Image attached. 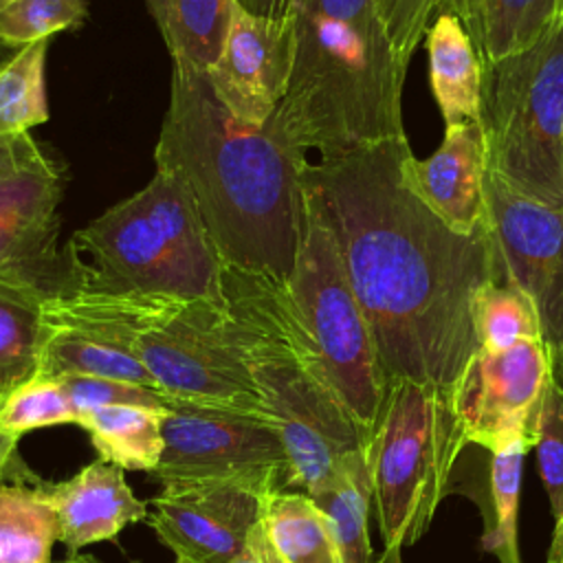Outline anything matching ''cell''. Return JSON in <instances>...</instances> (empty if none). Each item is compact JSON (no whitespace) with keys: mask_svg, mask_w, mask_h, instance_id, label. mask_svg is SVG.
Segmentation results:
<instances>
[{"mask_svg":"<svg viewBox=\"0 0 563 563\" xmlns=\"http://www.w3.org/2000/svg\"><path fill=\"white\" fill-rule=\"evenodd\" d=\"M407 136L308 163L306 196L330 227L387 385L451 391L479 350L473 301L506 279L488 227L460 233L416 191Z\"/></svg>","mask_w":563,"mask_h":563,"instance_id":"6da1fadb","label":"cell"},{"mask_svg":"<svg viewBox=\"0 0 563 563\" xmlns=\"http://www.w3.org/2000/svg\"><path fill=\"white\" fill-rule=\"evenodd\" d=\"M154 161L183 180L224 266L288 282L306 220L310 161L273 121L242 123L218 99L207 70L172 59Z\"/></svg>","mask_w":563,"mask_h":563,"instance_id":"7a4b0ae2","label":"cell"},{"mask_svg":"<svg viewBox=\"0 0 563 563\" xmlns=\"http://www.w3.org/2000/svg\"><path fill=\"white\" fill-rule=\"evenodd\" d=\"M405 77L376 0H295L292 66L271 121L321 158L407 136Z\"/></svg>","mask_w":563,"mask_h":563,"instance_id":"3957f363","label":"cell"},{"mask_svg":"<svg viewBox=\"0 0 563 563\" xmlns=\"http://www.w3.org/2000/svg\"><path fill=\"white\" fill-rule=\"evenodd\" d=\"M224 262L183 180L156 169L64 246L62 292L222 299ZM59 295V292H57Z\"/></svg>","mask_w":563,"mask_h":563,"instance_id":"277c9868","label":"cell"},{"mask_svg":"<svg viewBox=\"0 0 563 563\" xmlns=\"http://www.w3.org/2000/svg\"><path fill=\"white\" fill-rule=\"evenodd\" d=\"M222 295L262 411L279 431L288 488L312 497L345 455L365 449L367 435L299 354L284 282L224 266Z\"/></svg>","mask_w":563,"mask_h":563,"instance_id":"5b68a950","label":"cell"},{"mask_svg":"<svg viewBox=\"0 0 563 563\" xmlns=\"http://www.w3.org/2000/svg\"><path fill=\"white\" fill-rule=\"evenodd\" d=\"M284 295L299 354L369 438L387 380L334 235L308 196L297 262Z\"/></svg>","mask_w":563,"mask_h":563,"instance_id":"8992f818","label":"cell"},{"mask_svg":"<svg viewBox=\"0 0 563 563\" xmlns=\"http://www.w3.org/2000/svg\"><path fill=\"white\" fill-rule=\"evenodd\" d=\"M464 446L451 391L411 380L387 385L365 444L385 545H413L429 530Z\"/></svg>","mask_w":563,"mask_h":563,"instance_id":"52a82bcc","label":"cell"},{"mask_svg":"<svg viewBox=\"0 0 563 563\" xmlns=\"http://www.w3.org/2000/svg\"><path fill=\"white\" fill-rule=\"evenodd\" d=\"M477 123L488 169L563 209V15L530 48L482 62Z\"/></svg>","mask_w":563,"mask_h":563,"instance_id":"ba28073f","label":"cell"},{"mask_svg":"<svg viewBox=\"0 0 563 563\" xmlns=\"http://www.w3.org/2000/svg\"><path fill=\"white\" fill-rule=\"evenodd\" d=\"M130 350L167 398L264 413L224 295L216 301L143 295Z\"/></svg>","mask_w":563,"mask_h":563,"instance_id":"9c48e42d","label":"cell"},{"mask_svg":"<svg viewBox=\"0 0 563 563\" xmlns=\"http://www.w3.org/2000/svg\"><path fill=\"white\" fill-rule=\"evenodd\" d=\"M163 484L187 479H249L288 488V460L277 427L255 411L169 400L163 413Z\"/></svg>","mask_w":563,"mask_h":563,"instance_id":"30bf717a","label":"cell"},{"mask_svg":"<svg viewBox=\"0 0 563 563\" xmlns=\"http://www.w3.org/2000/svg\"><path fill=\"white\" fill-rule=\"evenodd\" d=\"M486 220L508 279L532 301L550 356L563 352V209L486 169Z\"/></svg>","mask_w":563,"mask_h":563,"instance_id":"8fae6325","label":"cell"},{"mask_svg":"<svg viewBox=\"0 0 563 563\" xmlns=\"http://www.w3.org/2000/svg\"><path fill=\"white\" fill-rule=\"evenodd\" d=\"M552 380V356L543 341H519L506 350H477L451 389L466 444L495 446L508 435L532 444L534 420Z\"/></svg>","mask_w":563,"mask_h":563,"instance_id":"7c38bea8","label":"cell"},{"mask_svg":"<svg viewBox=\"0 0 563 563\" xmlns=\"http://www.w3.org/2000/svg\"><path fill=\"white\" fill-rule=\"evenodd\" d=\"M271 490L249 479L169 482L152 501L147 523L176 563H229L262 519Z\"/></svg>","mask_w":563,"mask_h":563,"instance_id":"4fadbf2b","label":"cell"},{"mask_svg":"<svg viewBox=\"0 0 563 563\" xmlns=\"http://www.w3.org/2000/svg\"><path fill=\"white\" fill-rule=\"evenodd\" d=\"M290 66L292 18L255 15L235 2L224 48L207 77L235 119L266 125L286 95Z\"/></svg>","mask_w":563,"mask_h":563,"instance_id":"5bb4252c","label":"cell"},{"mask_svg":"<svg viewBox=\"0 0 563 563\" xmlns=\"http://www.w3.org/2000/svg\"><path fill=\"white\" fill-rule=\"evenodd\" d=\"M59 200L62 169L55 163L0 176V275L31 277L51 297L64 286Z\"/></svg>","mask_w":563,"mask_h":563,"instance_id":"9a60e30c","label":"cell"},{"mask_svg":"<svg viewBox=\"0 0 563 563\" xmlns=\"http://www.w3.org/2000/svg\"><path fill=\"white\" fill-rule=\"evenodd\" d=\"M486 169V141L477 121L446 125L440 147L429 158L413 156L409 163L416 191L460 233H477L488 227Z\"/></svg>","mask_w":563,"mask_h":563,"instance_id":"2e32d148","label":"cell"},{"mask_svg":"<svg viewBox=\"0 0 563 563\" xmlns=\"http://www.w3.org/2000/svg\"><path fill=\"white\" fill-rule=\"evenodd\" d=\"M55 508L59 541L68 554H79L84 545L114 539L128 523L147 519V501L128 486L123 468L95 460L70 479L46 484Z\"/></svg>","mask_w":563,"mask_h":563,"instance_id":"e0dca14e","label":"cell"},{"mask_svg":"<svg viewBox=\"0 0 563 563\" xmlns=\"http://www.w3.org/2000/svg\"><path fill=\"white\" fill-rule=\"evenodd\" d=\"M429 84L444 125L477 121L482 101V59L462 20L438 13L424 35Z\"/></svg>","mask_w":563,"mask_h":563,"instance_id":"ac0fdd59","label":"cell"},{"mask_svg":"<svg viewBox=\"0 0 563 563\" xmlns=\"http://www.w3.org/2000/svg\"><path fill=\"white\" fill-rule=\"evenodd\" d=\"M51 292L35 279L0 275V402L22 383L37 376L44 319Z\"/></svg>","mask_w":563,"mask_h":563,"instance_id":"d6986e66","label":"cell"},{"mask_svg":"<svg viewBox=\"0 0 563 563\" xmlns=\"http://www.w3.org/2000/svg\"><path fill=\"white\" fill-rule=\"evenodd\" d=\"M68 374L125 380L158 391L152 374L128 347L84 330L44 325L37 376L59 378Z\"/></svg>","mask_w":563,"mask_h":563,"instance_id":"ffe728a7","label":"cell"},{"mask_svg":"<svg viewBox=\"0 0 563 563\" xmlns=\"http://www.w3.org/2000/svg\"><path fill=\"white\" fill-rule=\"evenodd\" d=\"M167 411V409H165ZM150 407L110 405L90 407L77 413L99 457L123 471L154 473L163 455V413Z\"/></svg>","mask_w":563,"mask_h":563,"instance_id":"44dd1931","label":"cell"},{"mask_svg":"<svg viewBox=\"0 0 563 563\" xmlns=\"http://www.w3.org/2000/svg\"><path fill=\"white\" fill-rule=\"evenodd\" d=\"M262 523L286 563H343L328 517L301 490H271L264 497Z\"/></svg>","mask_w":563,"mask_h":563,"instance_id":"7402d4cb","label":"cell"},{"mask_svg":"<svg viewBox=\"0 0 563 563\" xmlns=\"http://www.w3.org/2000/svg\"><path fill=\"white\" fill-rule=\"evenodd\" d=\"M57 541L46 484L0 482V563H51Z\"/></svg>","mask_w":563,"mask_h":563,"instance_id":"603a6c76","label":"cell"},{"mask_svg":"<svg viewBox=\"0 0 563 563\" xmlns=\"http://www.w3.org/2000/svg\"><path fill=\"white\" fill-rule=\"evenodd\" d=\"M312 499L330 521L343 563H372V543L367 530L372 482L365 449L345 455L332 482L312 495Z\"/></svg>","mask_w":563,"mask_h":563,"instance_id":"cb8c5ba5","label":"cell"},{"mask_svg":"<svg viewBox=\"0 0 563 563\" xmlns=\"http://www.w3.org/2000/svg\"><path fill=\"white\" fill-rule=\"evenodd\" d=\"M233 9L235 0H163L156 24L172 59L211 68L224 48Z\"/></svg>","mask_w":563,"mask_h":563,"instance_id":"d4e9b609","label":"cell"},{"mask_svg":"<svg viewBox=\"0 0 563 563\" xmlns=\"http://www.w3.org/2000/svg\"><path fill=\"white\" fill-rule=\"evenodd\" d=\"M559 20V0H477L475 46L482 62L530 48Z\"/></svg>","mask_w":563,"mask_h":563,"instance_id":"484cf974","label":"cell"},{"mask_svg":"<svg viewBox=\"0 0 563 563\" xmlns=\"http://www.w3.org/2000/svg\"><path fill=\"white\" fill-rule=\"evenodd\" d=\"M48 40L18 48L0 64V141L29 134L48 119L44 62Z\"/></svg>","mask_w":563,"mask_h":563,"instance_id":"4316f807","label":"cell"},{"mask_svg":"<svg viewBox=\"0 0 563 563\" xmlns=\"http://www.w3.org/2000/svg\"><path fill=\"white\" fill-rule=\"evenodd\" d=\"M473 325L482 350H506L519 341H543L532 301L508 277L490 282L477 292Z\"/></svg>","mask_w":563,"mask_h":563,"instance_id":"83f0119b","label":"cell"},{"mask_svg":"<svg viewBox=\"0 0 563 563\" xmlns=\"http://www.w3.org/2000/svg\"><path fill=\"white\" fill-rule=\"evenodd\" d=\"M530 440L526 435H508L490 446V501L493 523L484 532V548L493 554L517 548V510L521 488V466Z\"/></svg>","mask_w":563,"mask_h":563,"instance_id":"f1b7e54d","label":"cell"},{"mask_svg":"<svg viewBox=\"0 0 563 563\" xmlns=\"http://www.w3.org/2000/svg\"><path fill=\"white\" fill-rule=\"evenodd\" d=\"M77 411L57 378L35 376L0 402V429L20 438L26 431L75 424Z\"/></svg>","mask_w":563,"mask_h":563,"instance_id":"f546056e","label":"cell"},{"mask_svg":"<svg viewBox=\"0 0 563 563\" xmlns=\"http://www.w3.org/2000/svg\"><path fill=\"white\" fill-rule=\"evenodd\" d=\"M86 18V0H9L0 9V44L22 48L73 29Z\"/></svg>","mask_w":563,"mask_h":563,"instance_id":"4dcf8cb0","label":"cell"},{"mask_svg":"<svg viewBox=\"0 0 563 563\" xmlns=\"http://www.w3.org/2000/svg\"><path fill=\"white\" fill-rule=\"evenodd\" d=\"M532 446L537 449L539 475L550 499L552 517L563 515V389L554 383H548L541 398Z\"/></svg>","mask_w":563,"mask_h":563,"instance_id":"1f68e13d","label":"cell"},{"mask_svg":"<svg viewBox=\"0 0 563 563\" xmlns=\"http://www.w3.org/2000/svg\"><path fill=\"white\" fill-rule=\"evenodd\" d=\"M57 380L62 383L77 413L90 407H110V405H134V407H150V409L165 411L172 400L156 389L141 387L125 380L77 376V374L59 376Z\"/></svg>","mask_w":563,"mask_h":563,"instance_id":"d6a6232c","label":"cell"},{"mask_svg":"<svg viewBox=\"0 0 563 563\" xmlns=\"http://www.w3.org/2000/svg\"><path fill=\"white\" fill-rule=\"evenodd\" d=\"M376 4L400 64L409 66L411 55L427 35L435 0H376Z\"/></svg>","mask_w":563,"mask_h":563,"instance_id":"836d02e7","label":"cell"},{"mask_svg":"<svg viewBox=\"0 0 563 563\" xmlns=\"http://www.w3.org/2000/svg\"><path fill=\"white\" fill-rule=\"evenodd\" d=\"M55 161L31 139V134L0 141V176L15 174L22 169L46 167Z\"/></svg>","mask_w":563,"mask_h":563,"instance_id":"e575fe53","label":"cell"},{"mask_svg":"<svg viewBox=\"0 0 563 563\" xmlns=\"http://www.w3.org/2000/svg\"><path fill=\"white\" fill-rule=\"evenodd\" d=\"M229 563H286L273 548L262 519L251 528L244 548Z\"/></svg>","mask_w":563,"mask_h":563,"instance_id":"d590c367","label":"cell"},{"mask_svg":"<svg viewBox=\"0 0 563 563\" xmlns=\"http://www.w3.org/2000/svg\"><path fill=\"white\" fill-rule=\"evenodd\" d=\"M435 13H453L462 20L473 42L477 35V0H435ZM477 48V46H475Z\"/></svg>","mask_w":563,"mask_h":563,"instance_id":"8d00e7d4","label":"cell"},{"mask_svg":"<svg viewBox=\"0 0 563 563\" xmlns=\"http://www.w3.org/2000/svg\"><path fill=\"white\" fill-rule=\"evenodd\" d=\"M235 2L249 13L273 18V20L292 18V7H295V0H235Z\"/></svg>","mask_w":563,"mask_h":563,"instance_id":"74e56055","label":"cell"},{"mask_svg":"<svg viewBox=\"0 0 563 563\" xmlns=\"http://www.w3.org/2000/svg\"><path fill=\"white\" fill-rule=\"evenodd\" d=\"M18 440L15 435L7 433L4 429H0V482H2V475L4 471L11 466V462H15V446H18Z\"/></svg>","mask_w":563,"mask_h":563,"instance_id":"f35d334b","label":"cell"},{"mask_svg":"<svg viewBox=\"0 0 563 563\" xmlns=\"http://www.w3.org/2000/svg\"><path fill=\"white\" fill-rule=\"evenodd\" d=\"M554 521L556 526H554V534L548 552V563H563V515Z\"/></svg>","mask_w":563,"mask_h":563,"instance_id":"ab89813d","label":"cell"},{"mask_svg":"<svg viewBox=\"0 0 563 563\" xmlns=\"http://www.w3.org/2000/svg\"><path fill=\"white\" fill-rule=\"evenodd\" d=\"M372 563H402V548L400 545H385L383 554Z\"/></svg>","mask_w":563,"mask_h":563,"instance_id":"60d3db41","label":"cell"},{"mask_svg":"<svg viewBox=\"0 0 563 563\" xmlns=\"http://www.w3.org/2000/svg\"><path fill=\"white\" fill-rule=\"evenodd\" d=\"M552 378L563 389V352L552 356Z\"/></svg>","mask_w":563,"mask_h":563,"instance_id":"b9f144b4","label":"cell"},{"mask_svg":"<svg viewBox=\"0 0 563 563\" xmlns=\"http://www.w3.org/2000/svg\"><path fill=\"white\" fill-rule=\"evenodd\" d=\"M499 559V563H521L519 559V550H501L495 554Z\"/></svg>","mask_w":563,"mask_h":563,"instance_id":"7bdbcfd3","label":"cell"},{"mask_svg":"<svg viewBox=\"0 0 563 563\" xmlns=\"http://www.w3.org/2000/svg\"><path fill=\"white\" fill-rule=\"evenodd\" d=\"M62 563H101V561L97 556H92V554H73L66 561H62Z\"/></svg>","mask_w":563,"mask_h":563,"instance_id":"ee69618b","label":"cell"},{"mask_svg":"<svg viewBox=\"0 0 563 563\" xmlns=\"http://www.w3.org/2000/svg\"><path fill=\"white\" fill-rule=\"evenodd\" d=\"M145 4H147V9H150L152 18L156 20V18L161 15V7H163V0H145Z\"/></svg>","mask_w":563,"mask_h":563,"instance_id":"f6af8a7d","label":"cell"},{"mask_svg":"<svg viewBox=\"0 0 563 563\" xmlns=\"http://www.w3.org/2000/svg\"><path fill=\"white\" fill-rule=\"evenodd\" d=\"M563 15V0H559V18Z\"/></svg>","mask_w":563,"mask_h":563,"instance_id":"bcb514c9","label":"cell"},{"mask_svg":"<svg viewBox=\"0 0 563 563\" xmlns=\"http://www.w3.org/2000/svg\"><path fill=\"white\" fill-rule=\"evenodd\" d=\"M7 2H9V0H0V9H2Z\"/></svg>","mask_w":563,"mask_h":563,"instance_id":"7dc6e473","label":"cell"},{"mask_svg":"<svg viewBox=\"0 0 563 563\" xmlns=\"http://www.w3.org/2000/svg\"><path fill=\"white\" fill-rule=\"evenodd\" d=\"M0 64H2V62H0Z\"/></svg>","mask_w":563,"mask_h":563,"instance_id":"c3c4849f","label":"cell"}]
</instances>
